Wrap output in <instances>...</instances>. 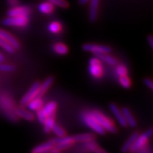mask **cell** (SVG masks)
Returning a JSON list of instances; mask_svg holds the SVG:
<instances>
[{
  "label": "cell",
  "instance_id": "cell-5",
  "mask_svg": "<svg viewBox=\"0 0 153 153\" xmlns=\"http://www.w3.org/2000/svg\"><path fill=\"white\" fill-rule=\"evenodd\" d=\"M88 71L90 74L95 79H100L103 76V68L102 61L98 57H92L89 60Z\"/></svg>",
  "mask_w": 153,
  "mask_h": 153
},
{
  "label": "cell",
  "instance_id": "cell-28",
  "mask_svg": "<svg viewBox=\"0 0 153 153\" xmlns=\"http://www.w3.org/2000/svg\"><path fill=\"white\" fill-rule=\"evenodd\" d=\"M118 81H119L120 85L123 87V88L128 89L130 88L132 85V83H131V79L127 75H125V76H119L118 77Z\"/></svg>",
  "mask_w": 153,
  "mask_h": 153
},
{
  "label": "cell",
  "instance_id": "cell-24",
  "mask_svg": "<svg viewBox=\"0 0 153 153\" xmlns=\"http://www.w3.org/2000/svg\"><path fill=\"white\" fill-rule=\"evenodd\" d=\"M53 49L55 53H56L57 55H59V56H66L69 52L68 47L65 44L61 42L54 44V45L53 46Z\"/></svg>",
  "mask_w": 153,
  "mask_h": 153
},
{
  "label": "cell",
  "instance_id": "cell-12",
  "mask_svg": "<svg viewBox=\"0 0 153 153\" xmlns=\"http://www.w3.org/2000/svg\"><path fill=\"white\" fill-rule=\"evenodd\" d=\"M0 38H2V39L6 41L13 48H14L15 50H17L20 48V44L19 41L8 31L4 30H0Z\"/></svg>",
  "mask_w": 153,
  "mask_h": 153
},
{
  "label": "cell",
  "instance_id": "cell-38",
  "mask_svg": "<svg viewBox=\"0 0 153 153\" xmlns=\"http://www.w3.org/2000/svg\"><path fill=\"white\" fill-rule=\"evenodd\" d=\"M4 61H5L4 55L0 53V62H4Z\"/></svg>",
  "mask_w": 153,
  "mask_h": 153
},
{
  "label": "cell",
  "instance_id": "cell-35",
  "mask_svg": "<svg viewBox=\"0 0 153 153\" xmlns=\"http://www.w3.org/2000/svg\"><path fill=\"white\" fill-rule=\"evenodd\" d=\"M8 3L10 6H11V7H13V6H18L19 0H8Z\"/></svg>",
  "mask_w": 153,
  "mask_h": 153
},
{
  "label": "cell",
  "instance_id": "cell-23",
  "mask_svg": "<svg viewBox=\"0 0 153 153\" xmlns=\"http://www.w3.org/2000/svg\"><path fill=\"white\" fill-rule=\"evenodd\" d=\"M95 56L98 57L101 61H102L110 66H117V60L114 57L110 56L109 53H102V54L97 55Z\"/></svg>",
  "mask_w": 153,
  "mask_h": 153
},
{
  "label": "cell",
  "instance_id": "cell-32",
  "mask_svg": "<svg viewBox=\"0 0 153 153\" xmlns=\"http://www.w3.org/2000/svg\"><path fill=\"white\" fill-rule=\"evenodd\" d=\"M36 116L37 118H38V121H39V123L43 124V123L45 122L46 119L48 118V117L46 116V114L43 112L42 109L41 108L40 109H38V110L36 111Z\"/></svg>",
  "mask_w": 153,
  "mask_h": 153
},
{
  "label": "cell",
  "instance_id": "cell-8",
  "mask_svg": "<svg viewBox=\"0 0 153 153\" xmlns=\"http://www.w3.org/2000/svg\"><path fill=\"white\" fill-rule=\"evenodd\" d=\"M40 85L41 83L38 82V81L34 82L32 85V86L30 87L28 91H27V92L23 95V97L21 98L20 102L21 106H26V105H27V103H28L30 101H31L33 99H34V98H36Z\"/></svg>",
  "mask_w": 153,
  "mask_h": 153
},
{
  "label": "cell",
  "instance_id": "cell-33",
  "mask_svg": "<svg viewBox=\"0 0 153 153\" xmlns=\"http://www.w3.org/2000/svg\"><path fill=\"white\" fill-rule=\"evenodd\" d=\"M15 70L13 65L7 64L4 62H0V71L2 72H12Z\"/></svg>",
  "mask_w": 153,
  "mask_h": 153
},
{
  "label": "cell",
  "instance_id": "cell-29",
  "mask_svg": "<svg viewBox=\"0 0 153 153\" xmlns=\"http://www.w3.org/2000/svg\"><path fill=\"white\" fill-rule=\"evenodd\" d=\"M0 47L3 48L6 52H7L9 53H13L15 52L14 48H13L6 41H5L4 39H2V38H0Z\"/></svg>",
  "mask_w": 153,
  "mask_h": 153
},
{
  "label": "cell",
  "instance_id": "cell-17",
  "mask_svg": "<svg viewBox=\"0 0 153 153\" xmlns=\"http://www.w3.org/2000/svg\"><path fill=\"white\" fill-rule=\"evenodd\" d=\"M122 113L123 114L125 120L127 122V126H130V127H133V128L137 127V120H136V119L133 116L131 110L127 107H123V109H122Z\"/></svg>",
  "mask_w": 153,
  "mask_h": 153
},
{
  "label": "cell",
  "instance_id": "cell-10",
  "mask_svg": "<svg viewBox=\"0 0 153 153\" xmlns=\"http://www.w3.org/2000/svg\"><path fill=\"white\" fill-rule=\"evenodd\" d=\"M55 150V143L51 139L44 143L39 144L34 147L30 153H52Z\"/></svg>",
  "mask_w": 153,
  "mask_h": 153
},
{
  "label": "cell",
  "instance_id": "cell-6",
  "mask_svg": "<svg viewBox=\"0 0 153 153\" xmlns=\"http://www.w3.org/2000/svg\"><path fill=\"white\" fill-rule=\"evenodd\" d=\"M82 49L85 52L93 53L95 56L102 53H110L112 52V48L110 46L105 45L93 44V43H85L82 45Z\"/></svg>",
  "mask_w": 153,
  "mask_h": 153
},
{
  "label": "cell",
  "instance_id": "cell-15",
  "mask_svg": "<svg viewBox=\"0 0 153 153\" xmlns=\"http://www.w3.org/2000/svg\"><path fill=\"white\" fill-rule=\"evenodd\" d=\"M53 81H54V77H53V76H48V77H47V78L40 85L36 98H42L43 95L45 94V92H46L48 89H49V88L52 86Z\"/></svg>",
  "mask_w": 153,
  "mask_h": 153
},
{
  "label": "cell",
  "instance_id": "cell-25",
  "mask_svg": "<svg viewBox=\"0 0 153 153\" xmlns=\"http://www.w3.org/2000/svg\"><path fill=\"white\" fill-rule=\"evenodd\" d=\"M48 29L49 32L53 33V34H59L62 31V26L61 23L59 21H53L48 24Z\"/></svg>",
  "mask_w": 153,
  "mask_h": 153
},
{
  "label": "cell",
  "instance_id": "cell-16",
  "mask_svg": "<svg viewBox=\"0 0 153 153\" xmlns=\"http://www.w3.org/2000/svg\"><path fill=\"white\" fill-rule=\"evenodd\" d=\"M16 116L19 118H22L27 121H33L34 120V115L31 113V111L27 110L24 107H20L17 108L15 110Z\"/></svg>",
  "mask_w": 153,
  "mask_h": 153
},
{
  "label": "cell",
  "instance_id": "cell-11",
  "mask_svg": "<svg viewBox=\"0 0 153 153\" xmlns=\"http://www.w3.org/2000/svg\"><path fill=\"white\" fill-rule=\"evenodd\" d=\"M109 108L110 109L111 113H113V115L115 117V118L117 119V122L119 123L122 127H127V123L125 120V118L123 117V114L122 113V110L120 109L119 107L117 106L115 103H111L109 104Z\"/></svg>",
  "mask_w": 153,
  "mask_h": 153
},
{
  "label": "cell",
  "instance_id": "cell-31",
  "mask_svg": "<svg viewBox=\"0 0 153 153\" xmlns=\"http://www.w3.org/2000/svg\"><path fill=\"white\" fill-rule=\"evenodd\" d=\"M48 2L52 3L54 6H58L60 8H67L69 6L68 2L66 0H47Z\"/></svg>",
  "mask_w": 153,
  "mask_h": 153
},
{
  "label": "cell",
  "instance_id": "cell-18",
  "mask_svg": "<svg viewBox=\"0 0 153 153\" xmlns=\"http://www.w3.org/2000/svg\"><path fill=\"white\" fill-rule=\"evenodd\" d=\"M139 133L137 131H134V133L131 134V135L127 139V141H125L124 144L122 145L121 147V152L123 153H127L130 152V149L132 147V145H134V141H136L137 136H138Z\"/></svg>",
  "mask_w": 153,
  "mask_h": 153
},
{
  "label": "cell",
  "instance_id": "cell-7",
  "mask_svg": "<svg viewBox=\"0 0 153 153\" xmlns=\"http://www.w3.org/2000/svg\"><path fill=\"white\" fill-rule=\"evenodd\" d=\"M53 141L55 143V150L59 152L66 150L75 144L74 136H68V135L62 137L53 138Z\"/></svg>",
  "mask_w": 153,
  "mask_h": 153
},
{
  "label": "cell",
  "instance_id": "cell-26",
  "mask_svg": "<svg viewBox=\"0 0 153 153\" xmlns=\"http://www.w3.org/2000/svg\"><path fill=\"white\" fill-rule=\"evenodd\" d=\"M56 121H55V116H50L48 117L46 119L45 122L43 123V126H44V131L45 133L48 134L50 133L52 131V128H53V125L55 124Z\"/></svg>",
  "mask_w": 153,
  "mask_h": 153
},
{
  "label": "cell",
  "instance_id": "cell-27",
  "mask_svg": "<svg viewBox=\"0 0 153 153\" xmlns=\"http://www.w3.org/2000/svg\"><path fill=\"white\" fill-rule=\"evenodd\" d=\"M51 132H53L56 137H62L66 136L67 134V132L65 131L62 127H61L60 125L57 124V123H55V124L53 125V128H52V131Z\"/></svg>",
  "mask_w": 153,
  "mask_h": 153
},
{
  "label": "cell",
  "instance_id": "cell-9",
  "mask_svg": "<svg viewBox=\"0 0 153 153\" xmlns=\"http://www.w3.org/2000/svg\"><path fill=\"white\" fill-rule=\"evenodd\" d=\"M31 9L27 6H16L7 11V16H29Z\"/></svg>",
  "mask_w": 153,
  "mask_h": 153
},
{
  "label": "cell",
  "instance_id": "cell-13",
  "mask_svg": "<svg viewBox=\"0 0 153 153\" xmlns=\"http://www.w3.org/2000/svg\"><path fill=\"white\" fill-rule=\"evenodd\" d=\"M100 0H90L89 2L88 18L91 22L94 23L98 18Z\"/></svg>",
  "mask_w": 153,
  "mask_h": 153
},
{
  "label": "cell",
  "instance_id": "cell-34",
  "mask_svg": "<svg viewBox=\"0 0 153 153\" xmlns=\"http://www.w3.org/2000/svg\"><path fill=\"white\" fill-rule=\"evenodd\" d=\"M144 83H145V86H147V88H149V89L152 90L153 89V82L151 79L145 78V80H144Z\"/></svg>",
  "mask_w": 153,
  "mask_h": 153
},
{
  "label": "cell",
  "instance_id": "cell-36",
  "mask_svg": "<svg viewBox=\"0 0 153 153\" xmlns=\"http://www.w3.org/2000/svg\"><path fill=\"white\" fill-rule=\"evenodd\" d=\"M148 42H149V45H150V47L151 48H153V38L152 35H149V37H148Z\"/></svg>",
  "mask_w": 153,
  "mask_h": 153
},
{
  "label": "cell",
  "instance_id": "cell-22",
  "mask_svg": "<svg viewBox=\"0 0 153 153\" xmlns=\"http://www.w3.org/2000/svg\"><path fill=\"white\" fill-rule=\"evenodd\" d=\"M43 105H44V102H43L42 98H34L27 103L26 106H27L30 111H35L36 112L37 110L42 108Z\"/></svg>",
  "mask_w": 153,
  "mask_h": 153
},
{
  "label": "cell",
  "instance_id": "cell-20",
  "mask_svg": "<svg viewBox=\"0 0 153 153\" xmlns=\"http://www.w3.org/2000/svg\"><path fill=\"white\" fill-rule=\"evenodd\" d=\"M84 147L85 150L88 152H91L93 153H108L105 150L102 149L98 144L95 142V141H90L88 143L84 144Z\"/></svg>",
  "mask_w": 153,
  "mask_h": 153
},
{
  "label": "cell",
  "instance_id": "cell-14",
  "mask_svg": "<svg viewBox=\"0 0 153 153\" xmlns=\"http://www.w3.org/2000/svg\"><path fill=\"white\" fill-rule=\"evenodd\" d=\"M75 143H88L90 141H95L96 136L92 133H83L76 134L74 136Z\"/></svg>",
  "mask_w": 153,
  "mask_h": 153
},
{
  "label": "cell",
  "instance_id": "cell-30",
  "mask_svg": "<svg viewBox=\"0 0 153 153\" xmlns=\"http://www.w3.org/2000/svg\"><path fill=\"white\" fill-rule=\"evenodd\" d=\"M116 73H117V76H122L127 75L128 73V70H127V67L123 64L117 65V68H116Z\"/></svg>",
  "mask_w": 153,
  "mask_h": 153
},
{
  "label": "cell",
  "instance_id": "cell-4",
  "mask_svg": "<svg viewBox=\"0 0 153 153\" xmlns=\"http://www.w3.org/2000/svg\"><path fill=\"white\" fill-rule=\"evenodd\" d=\"M2 24L6 27H25L29 24V16H7L2 20Z\"/></svg>",
  "mask_w": 153,
  "mask_h": 153
},
{
  "label": "cell",
  "instance_id": "cell-1",
  "mask_svg": "<svg viewBox=\"0 0 153 153\" xmlns=\"http://www.w3.org/2000/svg\"><path fill=\"white\" fill-rule=\"evenodd\" d=\"M81 120L87 127H88L90 129L92 130L95 133L99 135H104L106 133L100 123L95 119V117L93 116L91 111H86L82 113Z\"/></svg>",
  "mask_w": 153,
  "mask_h": 153
},
{
  "label": "cell",
  "instance_id": "cell-3",
  "mask_svg": "<svg viewBox=\"0 0 153 153\" xmlns=\"http://www.w3.org/2000/svg\"><path fill=\"white\" fill-rule=\"evenodd\" d=\"M152 128L145 131L141 134H139L136 141H134V145H132V147L130 149V152L136 153L143 150L146 147V145H147L150 137H152Z\"/></svg>",
  "mask_w": 153,
  "mask_h": 153
},
{
  "label": "cell",
  "instance_id": "cell-37",
  "mask_svg": "<svg viewBox=\"0 0 153 153\" xmlns=\"http://www.w3.org/2000/svg\"><path fill=\"white\" fill-rule=\"evenodd\" d=\"M90 2V0H79V1H78L79 4L81 5V6L87 4V3H88V2Z\"/></svg>",
  "mask_w": 153,
  "mask_h": 153
},
{
  "label": "cell",
  "instance_id": "cell-2",
  "mask_svg": "<svg viewBox=\"0 0 153 153\" xmlns=\"http://www.w3.org/2000/svg\"><path fill=\"white\" fill-rule=\"evenodd\" d=\"M91 112L93 116L95 117V119L100 123L101 126L103 127V129L105 130V132H110L113 134L117 133V127L109 117H108L106 115L99 110H93Z\"/></svg>",
  "mask_w": 153,
  "mask_h": 153
},
{
  "label": "cell",
  "instance_id": "cell-21",
  "mask_svg": "<svg viewBox=\"0 0 153 153\" xmlns=\"http://www.w3.org/2000/svg\"><path fill=\"white\" fill-rule=\"evenodd\" d=\"M57 107H58L57 103L54 101H52V102H49L45 105H43L42 109L43 112L46 114L47 117H48L50 116H55L56 112L57 110Z\"/></svg>",
  "mask_w": 153,
  "mask_h": 153
},
{
  "label": "cell",
  "instance_id": "cell-39",
  "mask_svg": "<svg viewBox=\"0 0 153 153\" xmlns=\"http://www.w3.org/2000/svg\"><path fill=\"white\" fill-rule=\"evenodd\" d=\"M52 153H61V152H59V151H56V150H54V151H53Z\"/></svg>",
  "mask_w": 153,
  "mask_h": 153
},
{
  "label": "cell",
  "instance_id": "cell-19",
  "mask_svg": "<svg viewBox=\"0 0 153 153\" xmlns=\"http://www.w3.org/2000/svg\"><path fill=\"white\" fill-rule=\"evenodd\" d=\"M55 6H53L52 3L48 2V1H45V2H41L40 4L38 6V10L41 13L45 15H49L52 14L54 12Z\"/></svg>",
  "mask_w": 153,
  "mask_h": 153
}]
</instances>
